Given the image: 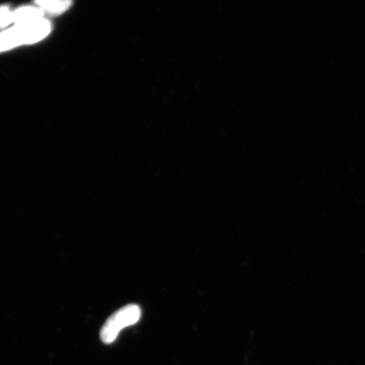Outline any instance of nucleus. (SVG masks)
Wrapping results in <instances>:
<instances>
[{
  "mask_svg": "<svg viewBox=\"0 0 365 365\" xmlns=\"http://www.w3.org/2000/svg\"><path fill=\"white\" fill-rule=\"evenodd\" d=\"M142 317V310L136 304L122 308L115 312L104 323L101 330V339L106 344H112L116 340L122 329L135 325Z\"/></svg>",
  "mask_w": 365,
  "mask_h": 365,
  "instance_id": "obj_2",
  "label": "nucleus"
},
{
  "mask_svg": "<svg viewBox=\"0 0 365 365\" xmlns=\"http://www.w3.org/2000/svg\"><path fill=\"white\" fill-rule=\"evenodd\" d=\"M12 22L13 11H11L9 7L0 6V28H6Z\"/></svg>",
  "mask_w": 365,
  "mask_h": 365,
  "instance_id": "obj_5",
  "label": "nucleus"
},
{
  "mask_svg": "<svg viewBox=\"0 0 365 365\" xmlns=\"http://www.w3.org/2000/svg\"><path fill=\"white\" fill-rule=\"evenodd\" d=\"M38 7L44 12L49 14H60L70 8L72 2L71 1H37Z\"/></svg>",
  "mask_w": 365,
  "mask_h": 365,
  "instance_id": "obj_4",
  "label": "nucleus"
},
{
  "mask_svg": "<svg viewBox=\"0 0 365 365\" xmlns=\"http://www.w3.org/2000/svg\"><path fill=\"white\" fill-rule=\"evenodd\" d=\"M44 11L39 7H21L13 11V20L15 25H25L44 19Z\"/></svg>",
  "mask_w": 365,
  "mask_h": 365,
  "instance_id": "obj_3",
  "label": "nucleus"
},
{
  "mask_svg": "<svg viewBox=\"0 0 365 365\" xmlns=\"http://www.w3.org/2000/svg\"><path fill=\"white\" fill-rule=\"evenodd\" d=\"M51 24L41 19L29 24L17 25L0 33V53L22 44L36 43L50 32Z\"/></svg>",
  "mask_w": 365,
  "mask_h": 365,
  "instance_id": "obj_1",
  "label": "nucleus"
}]
</instances>
